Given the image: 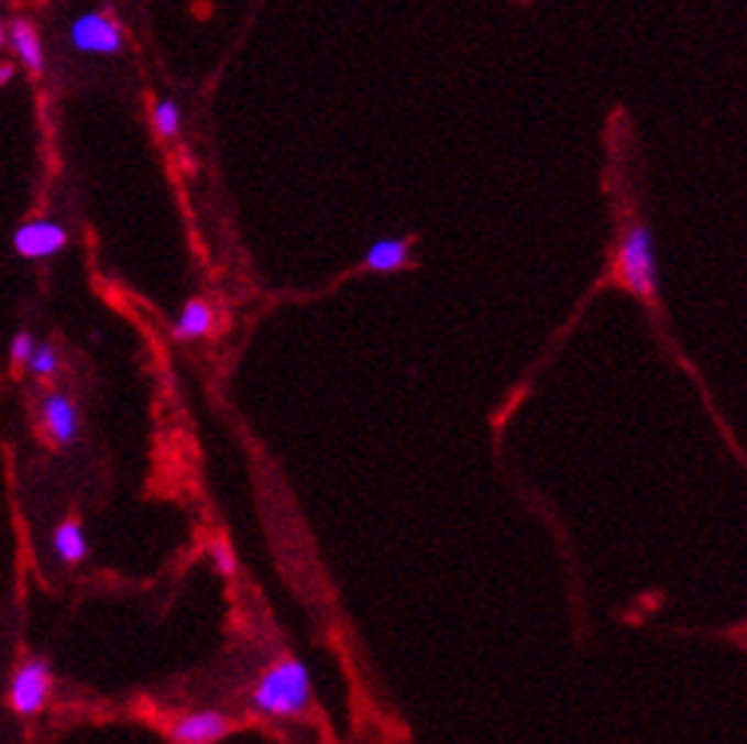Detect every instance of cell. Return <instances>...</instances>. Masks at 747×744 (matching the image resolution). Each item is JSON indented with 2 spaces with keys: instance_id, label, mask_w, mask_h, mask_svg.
<instances>
[{
  "instance_id": "cell-1",
  "label": "cell",
  "mask_w": 747,
  "mask_h": 744,
  "mask_svg": "<svg viewBox=\"0 0 747 744\" xmlns=\"http://www.w3.org/2000/svg\"><path fill=\"white\" fill-rule=\"evenodd\" d=\"M250 702L262 718L295 720L314 702V681L301 659L283 656L255 681Z\"/></svg>"
},
{
  "instance_id": "cell-2",
  "label": "cell",
  "mask_w": 747,
  "mask_h": 744,
  "mask_svg": "<svg viewBox=\"0 0 747 744\" xmlns=\"http://www.w3.org/2000/svg\"><path fill=\"white\" fill-rule=\"evenodd\" d=\"M614 277L635 298L653 304L659 298V262L653 231L645 222H633L623 231L614 255Z\"/></svg>"
},
{
  "instance_id": "cell-3",
  "label": "cell",
  "mask_w": 747,
  "mask_h": 744,
  "mask_svg": "<svg viewBox=\"0 0 747 744\" xmlns=\"http://www.w3.org/2000/svg\"><path fill=\"white\" fill-rule=\"evenodd\" d=\"M67 40L83 55H119L125 50V31L119 25V19L107 13V10L79 13L70 22Z\"/></svg>"
},
{
  "instance_id": "cell-4",
  "label": "cell",
  "mask_w": 747,
  "mask_h": 744,
  "mask_svg": "<svg viewBox=\"0 0 747 744\" xmlns=\"http://www.w3.org/2000/svg\"><path fill=\"white\" fill-rule=\"evenodd\" d=\"M52 696V669L46 659H25L15 669L13 681H10V708L19 718H34L40 714Z\"/></svg>"
},
{
  "instance_id": "cell-5",
  "label": "cell",
  "mask_w": 747,
  "mask_h": 744,
  "mask_svg": "<svg viewBox=\"0 0 747 744\" xmlns=\"http://www.w3.org/2000/svg\"><path fill=\"white\" fill-rule=\"evenodd\" d=\"M67 228L55 219H25L13 231V250L28 262L52 259L67 247Z\"/></svg>"
},
{
  "instance_id": "cell-6",
  "label": "cell",
  "mask_w": 747,
  "mask_h": 744,
  "mask_svg": "<svg viewBox=\"0 0 747 744\" xmlns=\"http://www.w3.org/2000/svg\"><path fill=\"white\" fill-rule=\"evenodd\" d=\"M234 732V720L222 711H189L167 726L171 742L177 744H216Z\"/></svg>"
},
{
  "instance_id": "cell-7",
  "label": "cell",
  "mask_w": 747,
  "mask_h": 744,
  "mask_svg": "<svg viewBox=\"0 0 747 744\" xmlns=\"http://www.w3.org/2000/svg\"><path fill=\"white\" fill-rule=\"evenodd\" d=\"M40 423L52 444L70 447L79 438V407L67 392H46L40 404Z\"/></svg>"
},
{
  "instance_id": "cell-8",
  "label": "cell",
  "mask_w": 747,
  "mask_h": 744,
  "mask_svg": "<svg viewBox=\"0 0 747 744\" xmlns=\"http://www.w3.org/2000/svg\"><path fill=\"white\" fill-rule=\"evenodd\" d=\"M7 46L13 50V55L19 58V64L25 67L28 74L40 76L46 70V50H43V40H40V31L28 19H13L7 25Z\"/></svg>"
},
{
  "instance_id": "cell-9",
  "label": "cell",
  "mask_w": 747,
  "mask_h": 744,
  "mask_svg": "<svg viewBox=\"0 0 747 744\" xmlns=\"http://www.w3.org/2000/svg\"><path fill=\"white\" fill-rule=\"evenodd\" d=\"M213 328H216L213 304L204 302V298H189V302L183 304V310H179L177 322L171 328V335H174L177 341H201V338H207Z\"/></svg>"
},
{
  "instance_id": "cell-10",
  "label": "cell",
  "mask_w": 747,
  "mask_h": 744,
  "mask_svg": "<svg viewBox=\"0 0 747 744\" xmlns=\"http://www.w3.org/2000/svg\"><path fill=\"white\" fill-rule=\"evenodd\" d=\"M407 265H410V240L398 238L374 240L367 247L365 262H362V267L374 271V274H393V271H402Z\"/></svg>"
},
{
  "instance_id": "cell-11",
  "label": "cell",
  "mask_w": 747,
  "mask_h": 744,
  "mask_svg": "<svg viewBox=\"0 0 747 744\" xmlns=\"http://www.w3.org/2000/svg\"><path fill=\"white\" fill-rule=\"evenodd\" d=\"M52 550L67 566H77V562H83L89 556V538H86V529L79 526V519H64V523L55 526Z\"/></svg>"
},
{
  "instance_id": "cell-12",
  "label": "cell",
  "mask_w": 747,
  "mask_h": 744,
  "mask_svg": "<svg viewBox=\"0 0 747 744\" xmlns=\"http://www.w3.org/2000/svg\"><path fill=\"white\" fill-rule=\"evenodd\" d=\"M153 128L162 140L179 138V131H183V107L174 98H158L153 103Z\"/></svg>"
},
{
  "instance_id": "cell-13",
  "label": "cell",
  "mask_w": 747,
  "mask_h": 744,
  "mask_svg": "<svg viewBox=\"0 0 747 744\" xmlns=\"http://www.w3.org/2000/svg\"><path fill=\"white\" fill-rule=\"evenodd\" d=\"M28 371L37 380H55L62 371V355L52 343H37L31 359H28Z\"/></svg>"
},
{
  "instance_id": "cell-14",
  "label": "cell",
  "mask_w": 747,
  "mask_h": 744,
  "mask_svg": "<svg viewBox=\"0 0 747 744\" xmlns=\"http://www.w3.org/2000/svg\"><path fill=\"white\" fill-rule=\"evenodd\" d=\"M210 559H213V568L222 575V578H234V575H238V556H234L229 541L216 538V541L210 544Z\"/></svg>"
},
{
  "instance_id": "cell-15",
  "label": "cell",
  "mask_w": 747,
  "mask_h": 744,
  "mask_svg": "<svg viewBox=\"0 0 747 744\" xmlns=\"http://www.w3.org/2000/svg\"><path fill=\"white\" fill-rule=\"evenodd\" d=\"M34 347H37V338L31 331H19L13 341H10V362L15 368H28V359L34 353Z\"/></svg>"
},
{
  "instance_id": "cell-16",
  "label": "cell",
  "mask_w": 747,
  "mask_h": 744,
  "mask_svg": "<svg viewBox=\"0 0 747 744\" xmlns=\"http://www.w3.org/2000/svg\"><path fill=\"white\" fill-rule=\"evenodd\" d=\"M15 79V64L13 62H0V89L10 86Z\"/></svg>"
},
{
  "instance_id": "cell-17",
  "label": "cell",
  "mask_w": 747,
  "mask_h": 744,
  "mask_svg": "<svg viewBox=\"0 0 747 744\" xmlns=\"http://www.w3.org/2000/svg\"><path fill=\"white\" fill-rule=\"evenodd\" d=\"M7 46V28H3V22H0V50Z\"/></svg>"
}]
</instances>
